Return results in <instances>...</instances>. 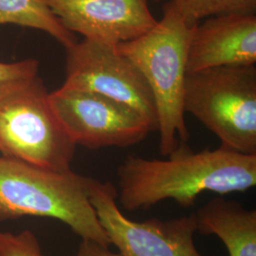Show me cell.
I'll use <instances>...</instances> for the list:
<instances>
[{
	"label": "cell",
	"mask_w": 256,
	"mask_h": 256,
	"mask_svg": "<svg viewBox=\"0 0 256 256\" xmlns=\"http://www.w3.org/2000/svg\"><path fill=\"white\" fill-rule=\"evenodd\" d=\"M167 158L128 156L117 170L120 203L124 210L149 209L173 200L192 207L204 192H245L256 185V155L220 146L194 152L180 142Z\"/></svg>",
	"instance_id": "obj_1"
},
{
	"label": "cell",
	"mask_w": 256,
	"mask_h": 256,
	"mask_svg": "<svg viewBox=\"0 0 256 256\" xmlns=\"http://www.w3.org/2000/svg\"><path fill=\"white\" fill-rule=\"evenodd\" d=\"M95 178L0 156V221L22 216L59 220L82 239L110 246L90 203Z\"/></svg>",
	"instance_id": "obj_2"
},
{
	"label": "cell",
	"mask_w": 256,
	"mask_h": 256,
	"mask_svg": "<svg viewBox=\"0 0 256 256\" xmlns=\"http://www.w3.org/2000/svg\"><path fill=\"white\" fill-rule=\"evenodd\" d=\"M190 22L170 2L162 18L146 34L117 44L120 52L142 74L155 101L160 153L169 155L189 132L184 119L183 97L187 75V57L192 30Z\"/></svg>",
	"instance_id": "obj_3"
},
{
	"label": "cell",
	"mask_w": 256,
	"mask_h": 256,
	"mask_svg": "<svg viewBox=\"0 0 256 256\" xmlns=\"http://www.w3.org/2000/svg\"><path fill=\"white\" fill-rule=\"evenodd\" d=\"M38 74L0 86V153L54 171L70 170L76 144L56 118Z\"/></svg>",
	"instance_id": "obj_4"
},
{
	"label": "cell",
	"mask_w": 256,
	"mask_h": 256,
	"mask_svg": "<svg viewBox=\"0 0 256 256\" xmlns=\"http://www.w3.org/2000/svg\"><path fill=\"white\" fill-rule=\"evenodd\" d=\"M183 110L218 138L222 148L256 155V64L187 74Z\"/></svg>",
	"instance_id": "obj_5"
},
{
	"label": "cell",
	"mask_w": 256,
	"mask_h": 256,
	"mask_svg": "<svg viewBox=\"0 0 256 256\" xmlns=\"http://www.w3.org/2000/svg\"><path fill=\"white\" fill-rule=\"evenodd\" d=\"M48 100L56 118L76 146L124 148L140 144L155 131L137 110L95 92L63 84L48 94Z\"/></svg>",
	"instance_id": "obj_6"
},
{
	"label": "cell",
	"mask_w": 256,
	"mask_h": 256,
	"mask_svg": "<svg viewBox=\"0 0 256 256\" xmlns=\"http://www.w3.org/2000/svg\"><path fill=\"white\" fill-rule=\"evenodd\" d=\"M64 86L95 92L138 111L158 130L155 101L144 77L117 44L84 38L66 48Z\"/></svg>",
	"instance_id": "obj_7"
},
{
	"label": "cell",
	"mask_w": 256,
	"mask_h": 256,
	"mask_svg": "<svg viewBox=\"0 0 256 256\" xmlns=\"http://www.w3.org/2000/svg\"><path fill=\"white\" fill-rule=\"evenodd\" d=\"M118 191L110 182L95 180L90 203L110 245L122 256H204L194 244L198 232L196 214L173 220L134 221L126 218L117 203Z\"/></svg>",
	"instance_id": "obj_8"
},
{
	"label": "cell",
	"mask_w": 256,
	"mask_h": 256,
	"mask_svg": "<svg viewBox=\"0 0 256 256\" xmlns=\"http://www.w3.org/2000/svg\"><path fill=\"white\" fill-rule=\"evenodd\" d=\"M44 1L68 30L113 44L142 36L158 22L148 0Z\"/></svg>",
	"instance_id": "obj_9"
},
{
	"label": "cell",
	"mask_w": 256,
	"mask_h": 256,
	"mask_svg": "<svg viewBox=\"0 0 256 256\" xmlns=\"http://www.w3.org/2000/svg\"><path fill=\"white\" fill-rule=\"evenodd\" d=\"M256 62V14L212 16L194 28L188 48L187 74Z\"/></svg>",
	"instance_id": "obj_10"
},
{
	"label": "cell",
	"mask_w": 256,
	"mask_h": 256,
	"mask_svg": "<svg viewBox=\"0 0 256 256\" xmlns=\"http://www.w3.org/2000/svg\"><path fill=\"white\" fill-rule=\"evenodd\" d=\"M194 214L198 232L220 238L229 256H256V210L218 196Z\"/></svg>",
	"instance_id": "obj_11"
},
{
	"label": "cell",
	"mask_w": 256,
	"mask_h": 256,
	"mask_svg": "<svg viewBox=\"0 0 256 256\" xmlns=\"http://www.w3.org/2000/svg\"><path fill=\"white\" fill-rule=\"evenodd\" d=\"M14 24L46 32L68 48L77 41L44 0H0V25Z\"/></svg>",
	"instance_id": "obj_12"
},
{
	"label": "cell",
	"mask_w": 256,
	"mask_h": 256,
	"mask_svg": "<svg viewBox=\"0 0 256 256\" xmlns=\"http://www.w3.org/2000/svg\"><path fill=\"white\" fill-rule=\"evenodd\" d=\"M172 5L190 22L212 16L244 14H256V0H170Z\"/></svg>",
	"instance_id": "obj_13"
},
{
	"label": "cell",
	"mask_w": 256,
	"mask_h": 256,
	"mask_svg": "<svg viewBox=\"0 0 256 256\" xmlns=\"http://www.w3.org/2000/svg\"><path fill=\"white\" fill-rule=\"evenodd\" d=\"M0 256H44L34 234L23 230L19 234L0 230Z\"/></svg>",
	"instance_id": "obj_14"
},
{
	"label": "cell",
	"mask_w": 256,
	"mask_h": 256,
	"mask_svg": "<svg viewBox=\"0 0 256 256\" xmlns=\"http://www.w3.org/2000/svg\"><path fill=\"white\" fill-rule=\"evenodd\" d=\"M39 63L36 59H26L14 63L0 62V86L5 82L38 74Z\"/></svg>",
	"instance_id": "obj_15"
},
{
	"label": "cell",
	"mask_w": 256,
	"mask_h": 256,
	"mask_svg": "<svg viewBox=\"0 0 256 256\" xmlns=\"http://www.w3.org/2000/svg\"><path fill=\"white\" fill-rule=\"evenodd\" d=\"M74 256H122L111 252L108 246H104L92 240L82 239L79 248Z\"/></svg>",
	"instance_id": "obj_16"
},
{
	"label": "cell",
	"mask_w": 256,
	"mask_h": 256,
	"mask_svg": "<svg viewBox=\"0 0 256 256\" xmlns=\"http://www.w3.org/2000/svg\"><path fill=\"white\" fill-rule=\"evenodd\" d=\"M156 1H160V0H156Z\"/></svg>",
	"instance_id": "obj_17"
}]
</instances>
